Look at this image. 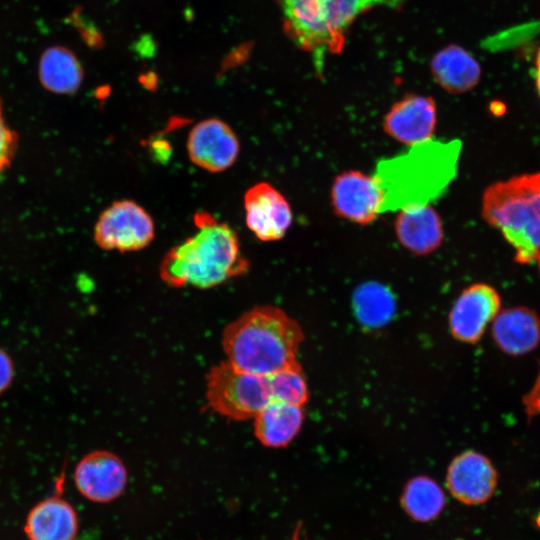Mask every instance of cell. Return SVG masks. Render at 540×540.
<instances>
[{"instance_id": "obj_29", "label": "cell", "mask_w": 540, "mask_h": 540, "mask_svg": "<svg viewBox=\"0 0 540 540\" xmlns=\"http://www.w3.org/2000/svg\"><path fill=\"white\" fill-rule=\"evenodd\" d=\"M299 530H300V528L297 527L296 531H295V534H294V537H293V540H299Z\"/></svg>"}, {"instance_id": "obj_28", "label": "cell", "mask_w": 540, "mask_h": 540, "mask_svg": "<svg viewBox=\"0 0 540 540\" xmlns=\"http://www.w3.org/2000/svg\"><path fill=\"white\" fill-rule=\"evenodd\" d=\"M535 524L540 529V512L535 517Z\"/></svg>"}, {"instance_id": "obj_15", "label": "cell", "mask_w": 540, "mask_h": 540, "mask_svg": "<svg viewBox=\"0 0 540 540\" xmlns=\"http://www.w3.org/2000/svg\"><path fill=\"white\" fill-rule=\"evenodd\" d=\"M394 229L399 243L417 256L435 252L444 239L442 219L429 203L400 209Z\"/></svg>"}, {"instance_id": "obj_27", "label": "cell", "mask_w": 540, "mask_h": 540, "mask_svg": "<svg viewBox=\"0 0 540 540\" xmlns=\"http://www.w3.org/2000/svg\"><path fill=\"white\" fill-rule=\"evenodd\" d=\"M534 80L536 91L540 99V48L537 50L535 63H534Z\"/></svg>"}, {"instance_id": "obj_17", "label": "cell", "mask_w": 540, "mask_h": 540, "mask_svg": "<svg viewBox=\"0 0 540 540\" xmlns=\"http://www.w3.org/2000/svg\"><path fill=\"white\" fill-rule=\"evenodd\" d=\"M78 529L75 509L59 496L38 502L28 513L24 526L29 540H75Z\"/></svg>"}, {"instance_id": "obj_30", "label": "cell", "mask_w": 540, "mask_h": 540, "mask_svg": "<svg viewBox=\"0 0 540 540\" xmlns=\"http://www.w3.org/2000/svg\"><path fill=\"white\" fill-rule=\"evenodd\" d=\"M536 259H537V261H538V264H539V269H540V251H539V253H538V255H537V258H536Z\"/></svg>"}, {"instance_id": "obj_8", "label": "cell", "mask_w": 540, "mask_h": 540, "mask_svg": "<svg viewBox=\"0 0 540 540\" xmlns=\"http://www.w3.org/2000/svg\"><path fill=\"white\" fill-rule=\"evenodd\" d=\"M334 213L358 225L374 222L383 204V193L374 175L347 170L336 175L330 190Z\"/></svg>"}, {"instance_id": "obj_9", "label": "cell", "mask_w": 540, "mask_h": 540, "mask_svg": "<svg viewBox=\"0 0 540 540\" xmlns=\"http://www.w3.org/2000/svg\"><path fill=\"white\" fill-rule=\"evenodd\" d=\"M501 299L497 290L486 283H474L457 297L448 316L452 336L464 343L478 342L488 324L500 311Z\"/></svg>"}, {"instance_id": "obj_14", "label": "cell", "mask_w": 540, "mask_h": 540, "mask_svg": "<svg viewBox=\"0 0 540 540\" xmlns=\"http://www.w3.org/2000/svg\"><path fill=\"white\" fill-rule=\"evenodd\" d=\"M437 123V106L430 96L407 94L393 103L383 118V130L407 146L431 139Z\"/></svg>"}, {"instance_id": "obj_12", "label": "cell", "mask_w": 540, "mask_h": 540, "mask_svg": "<svg viewBox=\"0 0 540 540\" xmlns=\"http://www.w3.org/2000/svg\"><path fill=\"white\" fill-rule=\"evenodd\" d=\"M498 484V472L484 454L467 450L453 458L446 473L450 494L466 505L487 502Z\"/></svg>"}, {"instance_id": "obj_11", "label": "cell", "mask_w": 540, "mask_h": 540, "mask_svg": "<svg viewBox=\"0 0 540 540\" xmlns=\"http://www.w3.org/2000/svg\"><path fill=\"white\" fill-rule=\"evenodd\" d=\"M244 210L247 227L264 242L281 240L292 225L290 204L268 182L256 183L246 191Z\"/></svg>"}, {"instance_id": "obj_3", "label": "cell", "mask_w": 540, "mask_h": 540, "mask_svg": "<svg viewBox=\"0 0 540 540\" xmlns=\"http://www.w3.org/2000/svg\"><path fill=\"white\" fill-rule=\"evenodd\" d=\"M460 149L459 140L430 139L379 161L374 176L383 193L381 213L439 197L456 176Z\"/></svg>"}, {"instance_id": "obj_5", "label": "cell", "mask_w": 540, "mask_h": 540, "mask_svg": "<svg viewBox=\"0 0 540 540\" xmlns=\"http://www.w3.org/2000/svg\"><path fill=\"white\" fill-rule=\"evenodd\" d=\"M482 216L515 250L518 263H531L540 251V173L512 177L487 187Z\"/></svg>"}, {"instance_id": "obj_2", "label": "cell", "mask_w": 540, "mask_h": 540, "mask_svg": "<svg viewBox=\"0 0 540 540\" xmlns=\"http://www.w3.org/2000/svg\"><path fill=\"white\" fill-rule=\"evenodd\" d=\"M303 338L297 321L278 307L262 305L225 327L222 346L227 361L235 367L270 376L297 361Z\"/></svg>"}, {"instance_id": "obj_18", "label": "cell", "mask_w": 540, "mask_h": 540, "mask_svg": "<svg viewBox=\"0 0 540 540\" xmlns=\"http://www.w3.org/2000/svg\"><path fill=\"white\" fill-rule=\"evenodd\" d=\"M431 73L437 84L446 92L463 94L477 85L481 77V67L469 51L451 44L433 56Z\"/></svg>"}, {"instance_id": "obj_6", "label": "cell", "mask_w": 540, "mask_h": 540, "mask_svg": "<svg viewBox=\"0 0 540 540\" xmlns=\"http://www.w3.org/2000/svg\"><path fill=\"white\" fill-rule=\"evenodd\" d=\"M206 400L209 408L223 417L253 419L272 401L268 376L244 371L226 360L209 370Z\"/></svg>"}, {"instance_id": "obj_20", "label": "cell", "mask_w": 540, "mask_h": 540, "mask_svg": "<svg viewBox=\"0 0 540 540\" xmlns=\"http://www.w3.org/2000/svg\"><path fill=\"white\" fill-rule=\"evenodd\" d=\"M38 73L41 85L56 94L75 93L84 75L76 55L63 46H52L42 53Z\"/></svg>"}, {"instance_id": "obj_10", "label": "cell", "mask_w": 540, "mask_h": 540, "mask_svg": "<svg viewBox=\"0 0 540 540\" xmlns=\"http://www.w3.org/2000/svg\"><path fill=\"white\" fill-rule=\"evenodd\" d=\"M186 147L191 162L212 173L230 168L240 151L234 130L217 118L205 119L194 125L188 134Z\"/></svg>"}, {"instance_id": "obj_25", "label": "cell", "mask_w": 540, "mask_h": 540, "mask_svg": "<svg viewBox=\"0 0 540 540\" xmlns=\"http://www.w3.org/2000/svg\"><path fill=\"white\" fill-rule=\"evenodd\" d=\"M522 404L529 421L540 415V371L531 389L522 397Z\"/></svg>"}, {"instance_id": "obj_13", "label": "cell", "mask_w": 540, "mask_h": 540, "mask_svg": "<svg viewBox=\"0 0 540 540\" xmlns=\"http://www.w3.org/2000/svg\"><path fill=\"white\" fill-rule=\"evenodd\" d=\"M128 481L123 461L106 450L93 451L77 464L74 482L78 491L95 503H109L124 492Z\"/></svg>"}, {"instance_id": "obj_24", "label": "cell", "mask_w": 540, "mask_h": 540, "mask_svg": "<svg viewBox=\"0 0 540 540\" xmlns=\"http://www.w3.org/2000/svg\"><path fill=\"white\" fill-rule=\"evenodd\" d=\"M18 145L16 132L6 123L3 103L0 96V173L8 168L14 158Z\"/></svg>"}, {"instance_id": "obj_16", "label": "cell", "mask_w": 540, "mask_h": 540, "mask_svg": "<svg viewBox=\"0 0 540 540\" xmlns=\"http://www.w3.org/2000/svg\"><path fill=\"white\" fill-rule=\"evenodd\" d=\"M491 331L500 350L511 356H521L540 344V317L526 306L507 308L493 319Z\"/></svg>"}, {"instance_id": "obj_22", "label": "cell", "mask_w": 540, "mask_h": 540, "mask_svg": "<svg viewBox=\"0 0 540 540\" xmlns=\"http://www.w3.org/2000/svg\"><path fill=\"white\" fill-rule=\"evenodd\" d=\"M352 305L359 322L368 328L387 324L395 312V298L385 285L368 281L353 292Z\"/></svg>"}, {"instance_id": "obj_21", "label": "cell", "mask_w": 540, "mask_h": 540, "mask_svg": "<svg viewBox=\"0 0 540 540\" xmlns=\"http://www.w3.org/2000/svg\"><path fill=\"white\" fill-rule=\"evenodd\" d=\"M446 504L444 491L428 476H416L405 484L400 505L409 518L416 522H430L438 518Z\"/></svg>"}, {"instance_id": "obj_19", "label": "cell", "mask_w": 540, "mask_h": 540, "mask_svg": "<svg viewBox=\"0 0 540 540\" xmlns=\"http://www.w3.org/2000/svg\"><path fill=\"white\" fill-rule=\"evenodd\" d=\"M305 418L303 406L270 401L254 420V434L265 447L288 446L300 432Z\"/></svg>"}, {"instance_id": "obj_23", "label": "cell", "mask_w": 540, "mask_h": 540, "mask_svg": "<svg viewBox=\"0 0 540 540\" xmlns=\"http://www.w3.org/2000/svg\"><path fill=\"white\" fill-rule=\"evenodd\" d=\"M272 400L304 406L309 390L302 367L295 361L268 376Z\"/></svg>"}, {"instance_id": "obj_26", "label": "cell", "mask_w": 540, "mask_h": 540, "mask_svg": "<svg viewBox=\"0 0 540 540\" xmlns=\"http://www.w3.org/2000/svg\"><path fill=\"white\" fill-rule=\"evenodd\" d=\"M13 377V362L9 355L0 348V394L9 387Z\"/></svg>"}, {"instance_id": "obj_7", "label": "cell", "mask_w": 540, "mask_h": 540, "mask_svg": "<svg viewBox=\"0 0 540 540\" xmlns=\"http://www.w3.org/2000/svg\"><path fill=\"white\" fill-rule=\"evenodd\" d=\"M151 215L135 201L113 202L99 215L94 227L96 244L108 251L133 252L146 248L154 239Z\"/></svg>"}, {"instance_id": "obj_1", "label": "cell", "mask_w": 540, "mask_h": 540, "mask_svg": "<svg viewBox=\"0 0 540 540\" xmlns=\"http://www.w3.org/2000/svg\"><path fill=\"white\" fill-rule=\"evenodd\" d=\"M196 232L163 257L159 274L174 288L208 289L246 273L249 261L237 233L206 211L194 215Z\"/></svg>"}, {"instance_id": "obj_4", "label": "cell", "mask_w": 540, "mask_h": 540, "mask_svg": "<svg viewBox=\"0 0 540 540\" xmlns=\"http://www.w3.org/2000/svg\"><path fill=\"white\" fill-rule=\"evenodd\" d=\"M283 27L294 44L309 53L319 77L325 58L340 54L350 26L361 14L384 7L399 10L406 0H276Z\"/></svg>"}]
</instances>
